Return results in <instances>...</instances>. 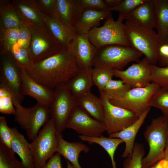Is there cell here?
<instances>
[{"label": "cell", "instance_id": "obj_45", "mask_svg": "<svg viewBox=\"0 0 168 168\" xmlns=\"http://www.w3.org/2000/svg\"><path fill=\"white\" fill-rule=\"evenodd\" d=\"M123 0H104L106 6L110 9L119 5Z\"/></svg>", "mask_w": 168, "mask_h": 168}, {"label": "cell", "instance_id": "obj_8", "mask_svg": "<svg viewBox=\"0 0 168 168\" xmlns=\"http://www.w3.org/2000/svg\"><path fill=\"white\" fill-rule=\"evenodd\" d=\"M58 146L57 132L54 124L50 118L30 143L34 168H42L57 152Z\"/></svg>", "mask_w": 168, "mask_h": 168}, {"label": "cell", "instance_id": "obj_5", "mask_svg": "<svg viewBox=\"0 0 168 168\" xmlns=\"http://www.w3.org/2000/svg\"><path fill=\"white\" fill-rule=\"evenodd\" d=\"M124 14L119 12L117 20H114L110 12L105 18L103 26L94 27L89 31V41L97 49L114 44L131 46L124 30Z\"/></svg>", "mask_w": 168, "mask_h": 168}, {"label": "cell", "instance_id": "obj_48", "mask_svg": "<svg viewBox=\"0 0 168 168\" xmlns=\"http://www.w3.org/2000/svg\"><path fill=\"white\" fill-rule=\"evenodd\" d=\"M159 62L160 65L162 67L168 66V58Z\"/></svg>", "mask_w": 168, "mask_h": 168}, {"label": "cell", "instance_id": "obj_36", "mask_svg": "<svg viewBox=\"0 0 168 168\" xmlns=\"http://www.w3.org/2000/svg\"><path fill=\"white\" fill-rule=\"evenodd\" d=\"M151 83L160 88L168 89V66L160 67L151 64Z\"/></svg>", "mask_w": 168, "mask_h": 168}, {"label": "cell", "instance_id": "obj_22", "mask_svg": "<svg viewBox=\"0 0 168 168\" xmlns=\"http://www.w3.org/2000/svg\"><path fill=\"white\" fill-rule=\"evenodd\" d=\"M110 12L90 9H83L74 27L77 33L87 34L92 28L98 26L100 21L105 19Z\"/></svg>", "mask_w": 168, "mask_h": 168}, {"label": "cell", "instance_id": "obj_9", "mask_svg": "<svg viewBox=\"0 0 168 168\" xmlns=\"http://www.w3.org/2000/svg\"><path fill=\"white\" fill-rule=\"evenodd\" d=\"M160 88L151 83L143 87L132 88L125 92L106 97L113 105L130 110L138 117L148 108L150 99Z\"/></svg>", "mask_w": 168, "mask_h": 168}, {"label": "cell", "instance_id": "obj_24", "mask_svg": "<svg viewBox=\"0 0 168 168\" xmlns=\"http://www.w3.org/2000/svg\"><path fill=\"white\" fill-rule=\"evenodd\" d=\"M82 9L79 0H56V11L58 17L64 24L74 27Z\"/></svg>", "mask_w": 168, "mask_h": 168}, {"label": "cell", "instance_id": "obj_31", "mask_svg": "<svg viewBox=\"0 0 168 168\" xmlns=\"http://www.w3.org/2000/svg\"><path fill=\"white\" fill-rule=\"evenodd\" d=\"M19 27L0 29V51L8 53L17 42Z\"/></svg>", "mask_w": 168, "mask_h": 168}, {"label": "cell", "instance_id": "obj_1", "mask_svg": "<svg viewBox=\"0 0 168 168\" xmlns=\"http://www.w3.org/2000/svg\"><path fill=\"white\" fill-rule=\"evenodd\" d=\"M26 71L33 79L53 90L65 83L80 69L72 53L67 49L43 60L35 62Z\"/></svg>", "mask_w": 168, "mask_h": 168}, {"label": "cell", "instance_id": "obj_26", "mask_svg": "<svg viewBox=\"0 0 168 168\" xmlns=\"http://www.w3.org/2000/svg\"><path fill=\"white\" fill-rule=\"evenodd\" d=\"M157 35L162 44L168 43V0H153Z\"/></svg>", "mask_w": 168, "mask_h": 168}, {"label": "cell", "instance_id": "obj_19", "mask_svg": "<svg viewBox=\"0 0 168 168\" xmlns=\"http://www.w3.org/2000/svg\"><path fill=\"white\" fill-rule=\"evenodd\" d=\"M150 108L146 110L132 124L119 132L109 135L110 138L120 139L125 143V148L122 155V157L126 158L131 154L136 136L149 113Z\"/></svg>", "mask_w": 168, "mask_h": 168}, {"label": "cell", "instance_id": "obj_35", "mask_svg": "<svg viewBox=\"0 0 168 168\" xmlns=\"http://www.w3.org/2000/svg\"><path fill=\"white\" fill-rule=\"evenodd\" d=\"M144 154L143 145L141 143H136L131 154L124 161L123 168H142V160Z\"/></svg>", "mask_w": 168, "mask_h": 168}, {"label": "cell", "instance_id": "obj_34", "mask_svg": "<svg viewBox=\"0 0 168 168\" xmlns=\"http://www.w3.org/2000/svg\"><path fill=\"white\" fill-rule=\"evenodd\" d=\"M149 105L160 109L168 121V89L160 88L151 98Z\"/></svg>", "mask_w": 168, "mask_h": 168}, {"label": "cell", "instance_id": "obj_16", "mask_svg": "<svg viewBox=\"0 0 168 168\" xmlns=\"http://www.w3.org/2000/svg\"><path fill=\"white\" fill-rule=\"evenodd\" d=\"M21 88L24 96L35 99L37 103L49 107L54 99V90L44 86L33 79L26 69L21 68Z\"/></svg>", "mask_w": 168, "mask_h": 168}, {"label": "cell", "instance_id": "obj_25", "mask_svg": "<svg viewBox=\"0 0 168 168\" xmlns=\"http://www.w3.org/2000/svg\"><path fill=\"white\" fill-rule=\"evenodd\" d=\"M11 130L12 139L11 149L20 157L25 168H34V161L30 147V143L16 128H12Z\"/></svg>", "mask_w": 168, "mask_h": 168}, {"label": "cell", "instance_id": "obj_15", "mask_svg": "<svg viewBox=\"0 0 168 168\" xmlns=\"http://www.w3.org/2000/svg\"><path fill=\"white\" fill-rule=\"evenodd\" d=\"M67 49L74 56L80 69L93 68L97 49L89 41L87 34L77 32Z\"/></svg>", "mask_w": 168, "mask_h": 168}, {"label": "cell", "instance_id": "obj_27", "mask_svg": "<svg viewBox=\"0 0 168 168\" xmlns=\"http://www.w3.org/2000/svg\"><path fill=\"white\" fill-rule=\"evenodd\" d=\"M77 100V105L95 119L103 123L104 108L102 99L91 92Z\"/></svg>", "mask_w": 168, "mask_h": 168}, {"label": "cell", "instance_id": "obj_21", "mask_svg": "<svg viewBox=\"0 0 168 168\" xmlns=\"http://www.w3.org/2000/svg\"><path fill=\"white\" fill-rule=\"evenodd\" d=\"M92 68L80 69L65 83L77 100L91 92V88L94 85L92 78Z\"/></svg>", "mask_w": 168, "mask_h": 168}, {"label": "cell", "instance_id": "obj_14", "mask_svg": "<svg viewBox=\"0 0 168 168\" xmlns=\"http://www.w3.org/2000/svg\"><path fill=\"white\" fill-rule=\"evenodd\" d=\"M151 64L145 57L125 70L114 69V76L132 88L145 87L151 82Z\"/></svg>", "mask_w": 168, "mask_h": 168}, {"label": "cell", "instance_id": "obj_37", "mask_svg": "<svg viewBox=\"0 0 168 168\" xmlns=\"http://www.w3.org/2000/svg\"><path fill=\"white\" fill-rule=\"evenodd\" d=\"M13 96L7 89L0 87V112L6 114H13L15 109L12 98Z\"/></svg>", "mask_w": 168, "mask_h": 168}, {"label": "cell", "instance_id": "obj_44", "mask_svg": "<svg viewBox=\"0 0 168 168\" xmlns=\"http://www.w3.org/2000/svg\"><path fill=\"white\" fill-rule=\"evenodd\" d=\"M42 168H62L61 155L55 153Z\"/></svg>", "mask_w": 168, "mask_h": 168}, {"label": "cell", "instance_id": "obj_42", "mask_svg": "<svg viewBox=\"0 0 168 168\" xmlns=\"http://www.w3.org/2000/svg\"><path fill=\"white\" fill-rule=\"evenodd\" d=\"M79 4L83 10L90 9L102 11H109V8L103 0H79Z\"/></svg>", "mask_w": 168, "mask_h": 168}, {"label": "cell", "instance_id": "obj_50", "mask_svg": "<svg viewBox=\"0 0 168 168\" xmlns=\"http://www.w3.org/2000/svg\"><path fill=\"white\" fill-rule=\"evenodd\" d=\"M166 168H168V160H166Z\"/></svg>", "mask_w": 168, "mask_h": 168}, {"label": "cell", "instance_id": "obj_32", "mask_svg": "<svg viewBox=\"0 0 168 168\" xmlns=\"http://www.w3.org/2000/svg\"><path fill=\"white\" fill-rule=\"evenodd\" d=\"M15 153L0 143V168H25L22 162L16 158Z\"/></svg>", "mask_w": 168, "mask_h": 168}, {"label": "cell", "instance_id": "obj_38", "mask_svg": "<svg viewBox=\"0 0 168 168\" xmlns=\"http://www.w3.org/2000/svg\"><path fill=\"white\" fill-rule=\"evenodd\" d=\"M131 88V87L121 80L111 79L101 91H102L106 97H108L125 92Z\"/></svg>", "mask_w": 168, "mask_h": 168}, {"label": "cell", "instance_id": "obj_30", "mask_svg": "<svg viewBox=\"0 0 168 168\" xmlns=\"http://www.w3.org/2000/svg\"><path fill=\"white\" fill-rule=\"evenodd\" d=\"M7 53L10 55L21 68L28 69L31 67L34 63L29 55L27 49L17 42L14 44L10 51Z\"/></svg>", "mask_w": 168, "mask_h": 168}, {"label": "cell", "instance_id": "obj_13", "mask_svg": "<svg viewBox=\"0 0 168 168\" xmlns=\"http://www.w3.org/2000/svg\"><path fill=\"white\" fill-rule=\"evenodd\" d=\"M66 128H71L79 135L99 137L105 131L104 124L89 115L77 105L71 112L67 121Z\"/></svg>", "mask_w": 168, "mask_h": 168}, {"label": "cell", "instance_id": "obj_23", "mask_svg": "<svg viewBox=\"0 0 168 168\" xmlns=\"http://www.w3.org/2000/svg\"><path fill=\"white\" fill-rule=\"evenodd\" d=\"M44 23L65 49L67 48L77 33L74 27L64 24L58 16H47Z\"/></svg>", "mask_w": 168, "mask_h": 168}, {"label": "cell", "instance_id": "obj_12", "mask_svg": "<svg viewBox=\"0 0 168 168\" xmlns=\"http://www.w3.org/2000/svg\"><path fill=\"white\" fill-rule=\"evenodd\" d=\"M21 69L9 54L0 51V87L8 89L21 103L24 97Z\"/></svg>", "mask_w": 168, "mask_h": 168}, {"label": "cell", "instance_id": "obj_2", "mask_svg": "<svg viewBox=\"0 0 168 168\" xmlns=\"http://www.w3.org/2000/svg\"><path fill=\"white\" fill-rule=\"evenodd\" d=\"M125 21L124 30L131 46L144 54L151 64L156 65L158 61L159 49L161 44L157 33L153 30L146 29Z\"/></svg>", "mask_w": 168, "mask_h": 168}, {"label": "cell", "instance_id": "obj_18", "mask_svg": "<svg viewBox=\"0 0 168 168\" xmlns=\"http://www.w3.org/2000/svg\"><path fill=\"white\" fill-rule=\"evenodd\" d=\"M12 4L20 19L26 25L44 24L46 16L35 0H12Z\"/></svg>", "mask_w": 168, "mask_h": 168}, {"label": "cell", "instance_id": "obj_40", "mask_svg": "<svg viewBox=\"0 0 168 168\" xmlns=\"http://www.w3.org/2000/svg\"><path fill=\"white\" fill-rule=\"evenodd\" d=\"M12 139L11 128L7 125L5 118L0 117V143L11 149Z\"/></svg>", "mask_w": 168, "mask_h": 168}, {"label": "cell", "instance_id": "obj_6", "mask_svg": "<svg viewBox=\"0 0 168 168\" xmlns=\"http://www.w3.org/2000/svg\"><path fill=\"white\" fill-rule=\"evenodd\" d=\"M142 55L130 46L117 44L105 46L97 49L93 67L121 70L129 63L139 61Z\"/></svg>", "mask_w": 168, "mask_h": 168}, {"label": "cell", "instance_id": "obj_39", "mask_svg": "<svg viewBox=\"0 0 168 168\" xmlns=\"http://www.w3.org/2000/svg\"><path fill=\"white\" fill-rule=\"evenodd\" d=\"M147 0H123L117 6L109 10L119 12L126 15L132 12Z\"/></svg>", "mask_w": 168, "mask_h": 168}, {"label": "cell", "instance_id": "obj_46", "mask_svg": "<svg viewBox=\"0 0 168 168\" xmlns=\"http://www.w3.org/2000/svg\"><path fill=\"white\" fill-rule=\"evenodd\" d=\"M166 160L162 159L148 168H166Z\"/></svg>", "mask_w": 168, "mask_h": 168}, {"label": "cell", "instance_id": "obj_10", "mask_svg": "<svg viewBox=\"0 0 168 168\" xmlns=\"http://www.w3.org/2000/svg\"><path fill=\"white\" fill-rule=\"evenodd\" d=\"M53 90L54 99L49 107V115L57 133H62L66 128V123L71 112L77 105V100L65 83L58 85Z\"/></svg>", "mask_w": 168, "mask_h": 168}, {"label": "cell", "instance_id": "obj_28", "mask_svg": "<svg viewBox=\"0 0 168 168\" xmlns=\"http://www.w3.org/2000/svg\"><path fill=\"white\" fill-rule=\"evenodd\" d=\"M25 25L17 15L11 1L0 0V29L20 27Z\"/></svg>", "mask_w": 168, "mask_h": 168}, {"label": "cell", "instance_id": "obj_33", "mask_svg": "<svg viewBox=\"0 0 168 168\" xmlns=\"http://www.w3.org/2000/svg\"><path fill=\"white\" fill-rule=\"evenodd\" d=\"M114 76V69L94 67L92 69V78L94 85L99 91H102L108 82Z\"/></svg>", "mask_w": 168, "mask_h": 168}, {"label": "cell", "instance_id": "obj_41", "mask_svg": "<svg viewBox=\"0 0 168 168\" xmlns=\"http://www.w3.org/2000/svg\"><path fill=\"white\" fill-rule=\"evenodd\" d=\"M38 7L46 16H58L56 11V0H35Z\"/></svg>", "mask_w": 168, "mask_h": 168}, {"label": "cell", "instance_id": "obj_3", "mask_svg": "<svg viewBox=\"0 0 168 168\" xmlns=\"http://www.w3.org/2000/svg\"><path fill=\"white\" fill-rule=\"evenodd\" d=\"M149 146L147 155L142 160V168H148L163 158L168 137V121L163 116L152 119L144 133Z\"/></svg>", "mask_w": 168, "mask_h": 168}, {"label": "cell", "instance_id": "obj_7", "mask_svg": "<svg viewBox=\"0 0 168 168\" xmlns=\"http://www.w3.org/2000/svg\"><path fill=\"white\" fill-rule=\"evenodd\" d=\"M12 100L15 109L14 120L25 131L28 138L32 140L50 119L49 107L37 103L26 108L13 96Z\"/></svg>", "mask_w": 168, "mask_h": 168}, {"label": "cell", "instance_id": "obj_43", "mask_svg": "<svg viewBox=\"0 0 168 168\" xmlns=\"http://www.w3.org/2000/svg\"><path fill=\"white\" fill-rule=\"evenodd\" d=\"M30 30L27 25L19 27L17 42L24 48L28 49L31 40Z\"/></svg>", "mask_w": 168, "mask_h": 168}, {"label": "cell", "instance_id": "obj_29", "mask_svg": "<svg viewBox=\"0 0 168 168\" xmlns=\"http://www.w3.org/2000/svg\"><path fill=\"white\" fill-rule=\"evenodd\" d=\"M79 138L82 141L91 144H98L102 147L107 152L111 160L112 168H117L114 160L115 151L119 145L124 142L119 138L106 137L102 136L99 137H90L79 135Z\"/></svg>", "mask_w": 168, "mask_h": 168}, {"label": "cell", "instance_id": "obj_4", "mask_svg": "<svg viewBox=\"0 0 168 168\" xmlns=\"http://www.w3.org/2000/svg\"><path fill=\"white\" fill-rule=\"evenodd\" d=\"M27 25L31 35L27 50L34 63L55 55L65 49L44 24Z\"/></svg>", "mask_w": 168, "mask_h": 168}, {"label": "cell", "instance_id": "obj_11", "mask_svg": "<svg viewBox=\"0 0 168 168\" xmlns=\"http://www.w3.org/2000/svg\"><path fill=\"white\" fill-rule=\"evenodd\" d=\"M104 108V124L109 135L124 129L134 123L139 117L128 110L111 103L102 91H100Z\"/></svg>", "mask_w": 168, "mask_h": 168}, {"label": "cell", "instance_id": "obj_20", "mask_svg": "<svg viewBox=\"0 0 168 168\" xmlns=\"http://www.w3.org/2000/svg\"><path fill=\"white\" fill-rule=\"evenodd\" d=\"M58 146L57 152L68 161L75 168H82L78 161L80 153H87L90 148L81 142H70L65 140L62 133H57Z\"/></svg>", "mask_w": 168, "mask_h": 168}, {"label": "cell", "instance_id": "obj_17", "mask_svg": "<svg viewBox=\"0 0 168 168\" xmlns=\"http://www.w3.org/2000/svg\"><path fill=\"white\" fill-rule=\"evenodd\" d=\"M124 15L125 20L141 27L149 30L156 27V15L153 0H147L132 12Z\"/></svg>", "mask_w": 168, "mask_h": 168}, {"label": "cell", "instance_id": "obj_49", "mask_svg": "<svg viewBox=\"0 0 168 168\" xmlns=\"http://www.w3.org/2000/svg\"><path fill=\"white\" fill-rule=\"evenodd\" d=\"M67 168H75L68 161L66 160Z\"/></svg>", "mask_w": 168, "mask_h": 168}, {"label": "cell", "instance_id": "obj_47", "mask_svg": "<svg viewBox=\"0 0 168 168\" xmlns=\"http://www.w3.org/2000/svg\"><path fill=\"white\" fill-rule=\"evenodd\" d=\"M162 159L168 160V137L163 157Z\"/></svg>", "mask_w": 168, "mask_h": 168}]
</instances>
